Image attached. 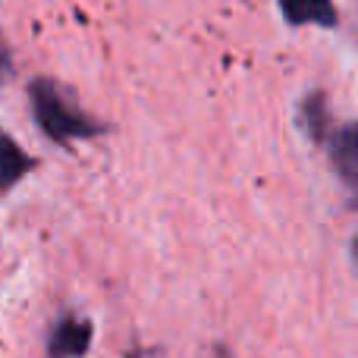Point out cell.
I'll return each instance as SVG.
<instances>
[{
	"label": "cell",
	"mask_w": 358,
	"mask_h": 358,
	"mask_svg": "<svg viewBox=\"0 0 358 358\" xmlns=\"http://www.w3.org/2000/svg\"><path fill=\"white\" fill-rule=\"evenodd\" d=\"M31 98V110H35L38 126L44 129V136H50L57 145H66L73 138H88L98 132V126L73 104V101L63 98V92L48 79L31 82L29 88Z\"/></svg>",
	"instance_id": "1"
},
{
	"label": "cell",
	"mask_w": 358,
	"mask_h": 358,
	"mask_svg": "<svg viewBox=\"0 0 358 358\" xmlns=\"http://www.w3.org/2000/svg\"><path fill=\"white\" fill-rule=\"evenodd\" d=\"M330 161L340 176V182L346 185L352 195H358V123L343 126L334 138H330Z\"/></svg>",
	"instance_id": "2"
},
{
	"label": "cell",
	"mask_w": 358,
	"mask_h": 358,
	"mask_svg": "<svg viewBox=\"0 0 358 358\" xmlns=\"http://www.w3.org/2000/svg\"><path fill=\"white\" fill-rule=\"evenodd\" d=\"M92 346V324L82 317H63L48 340L50 358H79Z\"/></svg>",
	"instance_id": "3"
},
{
	"label": "cell",
	"mask_w": 358,
	"mask_h": 358,
	"mask_svg": "<svg viewBox=\"0 0 358 358\" xmlns=\"http://www.w3.org/2000/svg\"><path fill=\"white\" fill-rule=\"evenodd\" d=\"M280 10L289 25H321V29L336 25L334 0H280Z\"/></svg>",
	"instance_id": "4"
},
{
	"label": "cell",
	"mask_w": 358,
	"mask_h": 358,
	"mask_svg": "<svg viewBox=\"0 0 358 358\" xmlns=\"http://www.w3.org/2000/svg\"><path fill=\"white\" fill-rule=\"evenodd\" d=\"M25 167H29V157H25L22 151L16 148V142H13L10 136H6V138H3V155H0V170H3V189H10V185L25 173Z\"/></svg>",
	"instance_id": "5"
},
{
	"label": "cell",
	"mask_w": 358,
	"mask_h": 358,
	"mask_svg": "<svg viewBox=\"0 0 358 358\" xmlns=\"http://www.w3.org/2000/svg\"><path fill=\"white\" fill-rule=\"evenodd\" d=\"M302 120H305V126L311 129V136L321 138L324 120H327V107H324V98H321V94H315V98H308V101L302 104Z\"/></svg>",
	"instance_id": "6"
},
{
	"label": "cell",
	"mask_w": 358,
	"mask_h": 358,
	"mask_svg": "<svg viewBox=\"0 0 358 358\" xmlns=\"http://www.w3.org/2000/svg\"><path fill=\"white\" fill-rule=\"evenodd\" d=\"M352 255H355V264H358V236H355V242H352Z\"/></svg>",
	"instance_id": "7"
}]
</instances>
